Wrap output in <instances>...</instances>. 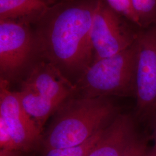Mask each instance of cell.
<instances>
[{
  "mask_svg": "<svg viewBox=\"0 0 156 156\" xmlns=\"http://www.w3.org/2000/svg\"><path fill=\"white\" fill-rule=\"evenodd\" d=\"M42 140L45 151L82 145L117 114L109 98L82 96L65 101Z\"/></svg>",
  "mask_w": 156,
  "mask_h": 156,
  "instance_id": "obj_2",
  "label": "cell"
},
{
  "mask_svg": "<svg viewBox=\"0 0 156 156\" xmlns=\"http://www.w3.org/2000/svg\"><path fill=\"white\" fill-rule=\"evenodd\" d=\"M136 121L130 115L117 113L105 127L87 156H123L138 135Z\"/></svg>",
  "mask_w": 156,
  "mask_h": 156,
  "instance_id": "obj_9",
  "label": "cell"
},
{
  "mask_svg": "<svg viewBox=\"0 0 156 156\" xmlns=\"http://www.w3.org/2000/svg\"><path fill=\"white\" fill-rule=\"evenodd\" d=\"M136 41L114 56L93 62L78 79L76 89L83 97L135 98Z\"/></svg>",
  "mask_w": 156,
  "mask_h": 156,
  "instance_id": "obj_3",
  "label": "cell"
},
{
  "mask_svg": "<svg viewBox=\"0 0 156 156\" xmlns=\"http://www.w3.org/2000/svg\"><path fill=\"white\" fill-rule=\"evenodd\" d=\"M151 136L137 135L128 146L123 156H144L149 148V140Z\"/></svg>",
  "mask_w": 156,
  "mask_h": 156,
  "instance_id": "obj_15",
  "label": "cell"
},
{
  "mask_svg": "<svg viewBox=\"0 0 156 156\" xmlns=\"http://www.w3.org/2000/svg\"><path fill=\"white\" fill-rule=\"evenodd\" d=\"M98 0H62L34 24L37 52L64 75L79 78L93 62L91 28Z\"/></svg>",
  "mask_w": 156,
  "mask_h": 156,
  "instance_id": "obj_1",
  "label": "cell"
},
{
  "mask_svg": "<svg viewBox=\"0 0 156 156\" xmlns=\"http://www.w3.org/2000/svg\"><path fill=\"white\" fill-rule=\"evenodd\" d=\"M0 147L1 149L19 151L9 128L1 117H0Z\"/></svg>",
  "mask_w": 156,
  "mask_h": 156,
  "instance_id": "obj_16",
  "label": "cell"
},
{
  "mask_svg": "<svg viewBox=\"0 0 156 156\" xmlns=\"http://www.w3.org/2000/svg\"><path fill=\"white\" fill-rule=\"evenodd\" d=\"M140 18L142 28L156 23V0H131Z\"/></svg>",
  "mask_w": 156,
  "mask_h": 156,
  "instance_id": "obj_13",
  "label": "cell"
},
{
  "mask_svg": "<svg viewBox=\"0 0 156 156\" xmlns=\"http://www.w3.org/2000/svg\"><path fill=\"white\" fill-rule=\"evenodd\" d=\"M48 2L49 3V5H52V4H54L56 3V0H47Z\"/></svg>",
  "mask_w": 156,
  "mask_h": 156,
  "instance_id": "obj_20",
  "label": "cell"
},
{
  "mask_svg": "<svg viewBox=\"0 0 156 156\" xmlns=\"http://www.w3.org/2000/svg\"><path fill=\"white\" fill-rule=\"evenodd\" d=\"M21 88L28 90L41 97L61 106L76 91L67 76L48 62L41 61L32 67Z\"/></svg>",
  "mask_w": 156,
  "mask_h": 156,
  "instance_id": "obj_8",
  "label": "cell"
},
{
  "mask_svg": "<svg viewBox=\"0 0 156 156\" xmlns=\"http://www.w3.org/2000/svg\"><path fill=\"white\" fill-rule=\"evenodd\" d=\"M144 156H156V145H153L148 149Z\"/></svg>",
  "mask_w": 156,
  "mask_h": 156,
  "instance_id": "obj_19",
  "label": "cell"
},
{
  "mask_svg": "<svg viewBox=\"0 0 156 156\" xmlns=\"http://www.w3.org/2000/svg\"><path fill=\"white\" fill-rule=\"evenodd\" d=\"M16 93L26 112L42 131L49 117L60 106L28 90L21 88Z\"/></svg>",
  "mask_w": 156,
  "mask_h": 156,
  "instance_id": "obj_11",
  "label": "cell"
},
{
  "mask_svg": "<svg viewBox=\"0 0 156 156\" xmlns=\"http://www.w3.org/2000/svg\"><path fill=\"white\" fill-rule=\"evenodd\" d=\"M148 124L150 126L151 131V138L153 140L154 144L156 145V112L151 118Z\"/></svg>",
  "mask_w": 156,
  "mask_h": 156,
  "instance_id": "obj_17",
  "label": "cell"
},
{
  "mask_svg": "<svg viewBox=\"0 0 156 156\" xmlns=\"http://www.w3.org/2000/svg\"><path fill=\"white\" fill-rule=\"evenodd\" d=\"M49 6L46 0H0V20L32 25Z\"/></svg>",
  "mask_w": 156,
  "mask_h": 156,
  "instance_id": "obj_10",
  "label": "cell"
},
{
  "mask_svg": "<svg viewBox=\"0 0 156 156\" xmlns=\"http://www.w3.org/2000/svg\"><path fill=\"white\" fill-rule=\"evenodd\" d=\"M136 46L134 117L148 123L156 112V23L140 29Z\"/></svg>",
  "mask_w": 156,
  "mask_h": 156,
  "instance_id": "obj_4",
  "label": "cell"
},
{
  "mask_svg": "<svg viewBox=\"0 0 156 156\" xmlns=\"http://www.w3.org/2000/svg\"><path fill=\"white\" fill-rule=\"evenodd\" d=\"M22 151L0 149V156H22Z\"/></svg>",
  "mask_w": 156,
  "mask_h": 156,
  "instance_id": "obj_18",
  "label": "cell"
},
{
  "mask_svg": "<svg viewBox=\"0 0 156 156\" xmlns=\"http://www.w3.org/2000/svg\"><path fill=\"white\" fill-rule=\"evenodd\" d=\"M140 28L98 0L91 28L93 62L114 56L133 45Z\"/></svg>",
  "mask_w": 156,
  "mask_h": 156,
  "instance_id": "obj_5",
  "label": "cell"
},
{
  "mask_svg": "<svg viewBox=\"0 0 156 156\" xmlns=\"http://www.w3.org/2000/svg\"><path fill=\"white\" fill-rule=\"evenodd\" d=\"M112 8L134 23L139 28H142L140 18L134 9L131 0H105Z\"/></svg>",
  "mask_w": 156,
  "mask_h": 156,
  "instance_id": "obj_14",
  "label": "cell"
},
{
  "mask_svg": "<svg viewBox=\"0 0 156 156\" xmlns=\"http://www.w3.org/2000/svg\"><path fill=\"white\" fill-rule=\"evenodd\" d=\"M105 127L101 129L89 140L82 145L64 149H56L46 151L45 156H87L96 142L100 138Z\"/></svg>",
  "mask_w": 156,
  "mask_h": 156,
  "instance_id": "obj_12",
  "label": "cell"
},
{
  "mask_svg": "<svg viewBox=\"0 0 156 156\" xmlns=\"http://www.w3.org/2000/svg\"><path fill=\"white\" fill-rule=\"evenodd\" d=\"M37 53L33 28L27 23L0 20L1 78L8 81L27 66Z\"/></svg>",
  "mask_w": 156,
  "mask_h": 156,
  "instance_id": "obj_6",
  "label": "cell"
},
{
  "mask_svg": "<svg viewBox=\"0 0 156 156\" xmlns=\"http://www.w3.org/2000/svg\"><path fill=\"white\" fill-rule=\"evenodd\" d=\"M46 1H47V0H46ZM47 2H48V1H47Z\"/></svg>",
  "mask_w": 156,
  "mask_h": 156,
  "instance_id": "obj_21",
  "label": "cell"
},
{
  "mask_svg": "<svg viewBox=\"0 0 156 156\" xmlns=\"http://www.w3.org/2000/svg\"><path fill=\"white\" fill-rule=\"evenodd\" d=\"M8 81L0 80V117L9 128L17 150L32 151L41 140L38 127L24 109L16 92L11 91Z\"/></svg>",
  "mask_w": 156,
  "mask_h": 156,
  "instance_id": "obj_7",
  "label": "cell"
}]
</instances>
